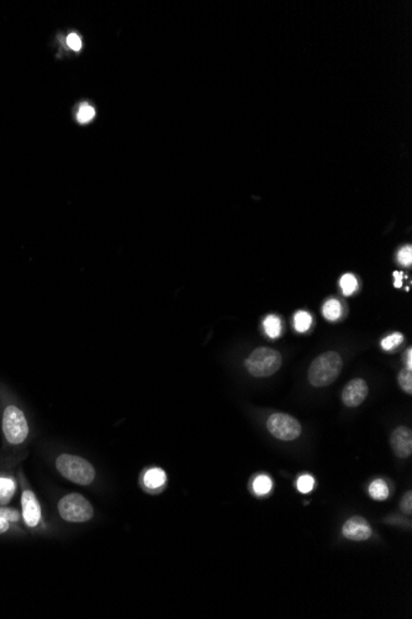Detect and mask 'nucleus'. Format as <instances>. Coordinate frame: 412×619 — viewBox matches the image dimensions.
<instances>
[{
  "mask_svg": "<svg viewBox=\"0 0 412 619\" xmlns=\"http://www.w3.org/2000/svg\"><path fill=\"white\" fill-rule=\"evenodd\" d=\"M0 433L4 447L10 450H23L31 436V427L26 411L10 391L0 384Z\"/></svg>",
  "mask_w": 412,
  "mask_h": 619,
  "instance_id": "1",
  "label": "nucleus"
},
{
  "mask_svg": "<svg viewBox=\"0 0 412 619\" xmlns=\"http://www.w3.org/2000/svg\"><path fill=\"white\" fill-rule=\"evenodd\" d=\"M344 367V360L336 351H326L317 356L310 365V384L315 387H326L335 382Z\"/></svg>",
  "mask_w": 412,
  "mask_h": 619,
  "instance_id": "2",
  "label": "nucleus"
},
{
  "mask_svg": "<svg viewBox=\"0 0 412 619\" xmlns=\"http://www.w3.org/2000/svg\"><path fill=\"white\" fill-rule=\"evenodd\" d=\"M56 467L64 478L80 486H88L95 478V470L93 465L77 455H59L56 459Z\"/></svg>",
  "mask_w": 412,
  "mask_h": 619,
  "instance_id": "3",
  "label": "nucleus"
},
{
  "mask_svg": "<svg viewBox=\"0 0 412 619\" xmlns=\"http://www.w3.org/2000/svg\"><path fill=\"white\" fill-rule=\"evenodd\" d=\"M281 352L270 348H258L247 357V371L253 377L263 379L274 375L281 366Z\"/></svg>",
  "mask_w": 412,
  "mask_h": 619,
  "instance_id": "4",
  "label": "nucleus"
},
{
  "mask_svg": "<svg viewBox=\"0 0 412 619\" xmlns=\"http://www.w3.org/2000/svg\"><path fill=\"white\" fill-rule=\"evenodd\" d=\"M61 518L67 522L83 523L91 521L94 514L92 505L79 493H71L58 502Z\"/></svg>",
  "mask_w": 412,
  "mask_h": 619,
  "instance_id": "5",
  "label": "nucleus"
},
{
  "mask_svg": "<svg viewBox=\"0 0 412 619\" xmlns=\"http://www.w3.org/2000/svg\"><path fill=\"white\" fill-rule=\"evenodd\" d=\"M267 429L272 436L283 442H292L301 436V425L298 419L285 413L272 414L267 420Z\"/></svg>",
  "mask_w": 412,
  "mask_h": 619,
  "instance_id": "6",
  "label": "nucleus"
},
{
  "mask_svg": "<svg viewBox=\"0 0 412 619\" xmlns=\"http://www.w3.org/2000/svg\"><path fill=\"white\" fill-rule=\"evenodd\" d=\"M21 516L23 521L28 527L34 529L40 526L41 505L39 499L30 488H24L21 493Z\"/></svg>",
  "mask_w": 412,
  "mask_h": 619,
  "instance_id": "7",
  "label": "nucleus"
},
{
  "mask_svg": "<svg viewBox=\"0 0 412 619\" xmlns=\"http://www.w3.org/2000/svg\"><path fill=\"white\" fill-rule=\"evenodd\" d=\"M368 384L363 379L349 381L342 392V402L346 407L355 408L361 406L368 396Z\"/></svg>",
  "mask_w": 412,
  "mask_h": 619,
  "instance_id": "8",
  "label": "nucleus"
},
{
  "mask_svg": "<svg viewBox=\"0 0 412 619\" xmlns=\"http://www.w3.org/2000/svg\"><path fill=\"white\" fill-rule=\"evenodd\" d=\"M342 533L348 540L364 541L372 535V527L363 517H352L344 523Z\"/></svg>",
  "mask_w": 412,
  "mask_h": 619,
  "instance_id": "9",
  "label": "nucleus"
},
{
  "mask_svg": "<svg viewBox=\"0 0 412 619\" xmlns=\"http://www.w3.org/2000/svg\"><path fill=\"white\" fill-rule=\"evenodd\" d=\"M391 449L397 458L406 459L412 454V431L406 427L396 428L390 438Z\"/></svg>",
  "mask_w": 412,
  "mask_h": 619,
  "instance_id": "10",
  "label": "nucleus"
},
{
  "mask_svg": "<svg viewBox=\"0 0 412 619\" xmlns=\"http://www.w3.org/2000/svg\"><path fill=\"white\" fill-rule=\"evenodd\" d=\"M15 492H17L15 480L12 476L0 475V505L10 503Z\"/></svg>",
  "mask_w": 412,
  "mask_h": 619,
  "instance_id": "11",
  "label": "nucleus"
},
{
  "mask_svg": "<svg viewBox=\"0 0 412 619\" xmlns=\"http://www.w3.org/2000/svg\"><path fill=\"white\" fill-rule=\"evenodd\" d=\"M166 472L162 469H151L144 474L143 482L149 488H160L166 483Z\"/></svg>",
  "mask_w": 412,
  "mask_h": 619,
  "instance_id": "12",
  "label": "nucleus"
},
{
  "mask_svg": "<svg viewBox=\"0 0 412 619\" xmlns=\"http://www.w3.org/2000/svg\"><path fill=\"white\" fill-rule=\"evenodd\" d=\"M369 494L373 499H377V501H384V499H388V496H389L388 485L383 480L373 481L369 486Z\"/></svg>",
  "mask_w": 412,
  "mask_h": 619,
  "instance_id": "13",
  "label": "nucleus"
},
{
  "mask_svg": "<svg viewBox=\"0 0 412 619\" xmlns=\"http://www.w3.org/2000/svg\"><path fill=\"white\" fill-rule=\"evenodd\" d=\"M322 313H324V316L326 318L327 321H337L338 318L341 316V304L336 299H330V300H327L326 303L324 304Z\"/></svg>",
  "mask_w": 412,
  "mask_h": 619,
  "instance_id": "14",
  "label": "nucleus"
},
{
  "mask_svg": "<svg viewBox=\"0 0 412 619\" xmlns=\"http://www.w3.org/2000/svg\"><path fill=\"white\" fill-rule=\"evenodd\" d=\"M264 329L270 339L278 338L281 330V319L275 316H267L264 321Z\"/></svg>",
  "mask_w": 412,
  "mask_h": 619,
  "instance_id": "15",
  "label": "nucleus"
},
{
  "mask_svg": "<svg viewBox=\"0 0 412 619\" xmlns=\"http://www.w3.org/2000/svg\"><path fill=\"white\" fill-rule=\"evenodd\" d=\"M311 321H312V319H311V316H310L309 313L301 310V312H298L294 316V327L298 330L299 333H305V332L309 330Z\"/></svg>",
  "mask_w": 412,
  "mask_h": 619,
  "instance_id": "16",
  "label": "nucleus"
},
{
  "mask_svg": "<svg viewBox=\"0 0 412 619\" xmlns=\"http://www.w3.org/2000/svg\"><path fill=\"white\" fill-rule=\"evenodd\" d=\"M253 490L259 496H264L272 490V480L268 476H258L253 482Z\"/></svg>",
  "mask_w": 412,
  "mask_h": 619,
  "instance_id": "17",
  "label": "nucleus"
},
{
  "mask_svg": "<svg viewBox=\"0 0 412 619\" xmlns=\"http://www.w3.org/2000/svg\"><path fill=\"white\" fill-rule=\"evenodd\" d=\"M0 518H3L8 522L14 524V523L20 522L23 519V516L15 508H9L6 505H0Z\"/></svg>",
  "mask_w": 412,
  "mask_h": 619,
  "instance_id": "18",
  "label": "nucleus"
},
{
  "mask_svg": "<svg viewBox=\"0 0 412 619\" xmlns=\"http://www.w3.org/2000/svg\"><path fill=\"white\" fill-rule=\"evenodd\" d=\"M397 381L400 384L401 390L406 392L409 395L412 393V373L411 370H401L397 376Z\"/></svg>",
  "mask_w": 412,
  "mask_h": 619,
  "instance_id": "19",
  "label": "nucleus"
},
{
  "mask_svg": "<svg viewBox=\"0 0 412 619\" xmlns=\"http://www.w3.org/2000/svg\"><path fill=\"white\" fill-rule=\"evenodd\" d=\"M339 285L344 291V296H350L357 289V280H355V276L350 275V273L342 276Z\"/></svg>",
  "mask_w": 412,
  "mask_h": 619,
  "instance_id": "20",
  "label": "nucleus"
},
{
  "mask_svg": "<svg viewBox=\"0 0 412 619\" xmlns=\"http://www.w3.org/2000/svg\"><path fill=\"white\" fill-rule=\"evenodd\" d=\"M402 341H404V335H402V334H391L389 337H386V338L382 340V348H383L385 351H390V350L397 348Z\"/></svg>",
  "mask_w": 412,
  "mask_h": 619,
  "instance_id": "21",
  "label": "nucleus"
},
{
  "mask_svg": "<svg viewBox=\"0 0 412 619\" xmlns=\"http://www.w3.org/2000/svg\"><path fill=\"white\" fill-rule=\"evenodd\" d=\"M315 486V480L309 475L301 476L298 480V490L301 493H309Z\"/></svg>",
  "mask_w": 412,
  "mask_h": 619,
  "instance_id": "22",
  "label": "nucleus"
},
{
  "mask_svg": "<svg viewBox=\"0 0 412 619\" xmlns=\"http://www.w3.org/2000/svg\"><path fill=\"white\" fill-rule=\"evenodd\" d=\"M94 115H95V110L93 109L91 105H86V104L78 111V120L80 123H88V121L92 120Z\"/></svg>",
  "mask_w": 412,
  "mask_h": 619,
  "instance_id": "23",
  "label": "nucleus"
},
{
  "mask_svg": "<svg viewBox=\"0 0 412 619\" xmlns=\"http://www.w3.org/2000/svg\"><path fill=\"white\" fill-rule=\"evenodd\" d=\"M397 258H399V262H400L402 266H411L412 247L409 245V246H405L404 249H401L400 253L397 255Z\"/></svg>",
  "mask_w": 412,
  "mask_h": 619,
  "instance_id": "24",
  "label": "nucleus"
},
{
  "mask_svg": "<svg viewBox=\"0 0 412 619\" xmlns=\"http://www.w3.org/2000/svg\"><path fill=\"white\" fill-rule=\"evenodd\" d=\"M400 508L404 513H406V514H411L412 513V492L411 491H409V492L404 496V499L401 501Z\"/></svg>",
  "mask_w": 412,
  "mask_h": 619,
  "instance_id": "25",
  "label": "nucleus"
},
{
  "mask_svg": "<svg viewBox=\"0 0 412 619\" xmlns=\"http://www.w3.org/2000/svg\"><path fill=\"white\" fill-rule=\"evenodd\" d=\"M67 44L75 51H79L80 47H82V40H80L79 36L77 34L69 35L68 37H67Z\"/></svg>",
  "mask_w": 412,
  "mask_h": 619,
  "instance_id": "26",
  "label": "nucleus"
},
{
  "mask_svg": "<svg viewBox=\"0 0 412 619\" xmlns=\"http://www.w3.org/2000/svg\"><path fill=\"white\" fill-rule=\"evenodd\" d=\"M10 528H12V523H9L8 521H6V519L0 518V534H4L6 533V532H9Z\"/></svg>",
  "mask_w": 412,
  "mask_h": 619,
  "instance_id": "27",
  "label": "nucleus"
},
{
  "mask_svg": "<svg viewBox=\"0 0 412 619\" xmlns=\"http://www.w3.org/2000/svg\"><path fill=\"white\" fill-rule=\"evenodd\" d=\"M404 359H405V362H406V368L407 370H412V349L411 348H409L406 350V352L404 354Z\"/></svg>",
  "mask_w": 412,
  "mask_h": 619,
  "instance_id": "28",
  "label": "nucleus"
},
{
  "mask_svg": "<svg viewBox=\"0 0 412 619\" xmlns=\"http://www.w3.org/2000/svg\"><path fill=\"white\" fill-rule=\"evenodd\" d=\"M402 277H404V273H401V272H397L395 271L394 272V278H395V281H394V286L396 288H400L402 286Z\"/></svg>",
  "mask_w": 412,
  "mask_h": 619,
  "instance_id": "29",
  "label": "nucleus"
}]
</instances>
